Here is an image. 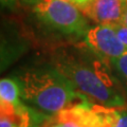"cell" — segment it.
Wrapping results in <instances>:
<instances>
[{"label":"cell","instance_id":"7c38bea8","mask_svg":"<svg viewBox=\"0 0 127 127\" xmlns=\"http://www.w3.org/2000/svg\"><path fill=\"white\" fill-rule=\"evenodd\" d=\"M67 1H69L70 3H72L75 6H77L78 9L83 12L93 0H67Z\"/></svg>","mask_w":127,"mask_h":127},{"label":"cell","instance_id":"30bf717a","mask_svg":"<svg viewBox=\"0 0 127 127\" xmlns=\"http://www.w3.org/2000/svg\"><path fill=\"white\" fill-rule=\"evenodd\" d=\"M111 127H127L126 107H109Z\"/></svg>","mask_w":127,"mask_h":127},{"label":"cell","instance_id":"8992f818","mask_svg":"<svg viewBox=\"0 0 127 127\" xmlns=\"http://www.w3.org/2000/svg\"><path fill=\"white\" fill-rule=\"evenodd\" d=\"M45 118L23 102L19 105L0 104V127H40Z\"/></svg>","mask_w":127,"mask_h":127},{"label":"cell","instance_id":"9c48e42d","mask_svg":"<svg viewBox=\"0 0 127 127\" xmlns=\"http://www.w3.org/2000/svg\"><path fill=\"white\" fill-rule=\"evenodd\" d=\"M109 63L117 78L120 82L126 96L127 95V52L121 55L120 57L113 59V61H110Z\"/></svg>","mask_w":127,"mask_h":127},{"label":"cell","instance_id":"ba28073f","mask_svg":"<svg viewBox=\"0 0 127 127\" xmlns=\"http://www.w3.org/2000/svg\"><path fill=\"white\" fill-rule=\"evenodd\" d=\"M21 86L17 77H4L0 81V104L19 105L22 103Z\"/></svg>","mask_w":127,"mask_h":127},{"label":"cell","instance_id":"e0dca14e","mask_svg":"<svg viewBox=\"0 0 127 127\" xmlns=\"http://www.w3.org/2000/svg\"><path fill=\"white\" fill-rule=\"evenodd\" d=\"M127 1V0H122V2H123V4H124V3Z\"/></svg>","mask_w":127,"mask_h":127},{"label":"cell","instance_id":"9a60e30c","mask_svg":"<svg viewBox=\"0 0 127 127\" xmlns=\"http://www.w3.org/2000/svg\"><path fill=\"white\" fill-rule=\"evenodd\" d=\"M42 127H66L64 124H62V123H59L57 122L56 120H55L54 123H51V124H48V125H45V126H42Z\"/></svg>","mask_w":127,"mask_h":127},{"label":"cell","instance_id":"6da1fadb","mask_svg":"<svg viewBox=\"0 0 127 127\" xmlns=\"http://www.w3.org/2000/svg\"><path fill=\"white\" fill-rule=\"evenodd\" d=\"M53 66L85 96L107 107H125L123 88L110 63L91 51L75 47L58 50L53 56Z\"/></svg>","mask_w":127,"mask_h":127},{"label":"cell","instance_id":"277c9868","mask_svg":"<svg viewBox=\"0 0 127 127\" xmlns=\"http://www.w3.org/2000/svg\"><path fill=\"white\" fill-rule=\"evenodd\" d=\"M56 121L66 127H111L109 107L81 101L55 114Z\"/></svg>","mask_w":127,"mask_h":127},{"label":"cell","instance_id":"52a82bcc","mask_svg":"<svg viewBox=\"0 0 127 127\" xmlns=\"http://www.w3.org/2000/svg\"><path fill=\"white\" fill-rule=\"evenodd\" d=\"M123 11L122 0H93L83 14L96 25L116 27L122 23Z\"/></svg>","mask_w":127,"mask_h":127},{"label":"cell","instance_id":"5b68a950","mask_svg":"<svg viewBox=\"0 0 127 127\" xmlns=\"http://www.w3.org/2000/svg\"><path fill=\"white\" fill-rule=\"evenodd\" d=\"M84 45L106 61H113L127 52L114 27L95 25L89 27L84 35Z\"/></svg>","mask_w":127,"mask_h":127},{"label":"cell","instance_id":"3957f363","mask_svg":"<svg viewBox=\"0 0 127 127\" xmlns=\"http://www.w3.org/2000/svg\"><path fill=\"white\" fill-rule=\"evenodd\" d=\"M34 12L43 23L65 35L84 37L89 29L83 12L67 0H40Z\"/></svg>","mask_w":127,"mask_h":127},{"label":"cell","instance_id":"8fae6325","mask_svg":"<svg viewBox=\"0 0 127 127\" xmlns=\"http://www.w3.org/2000/svg\"><path fill=\"white\" fill-rule=\"evenodd\" d=\"M114 29H116V32H117L119 38H120V40L127 48V26L118 25L114 27Z\"/></svg>","mask_w":127,"mask_h":127},{"label":"cell","instance_id":"4fadbf2b","mask_svg":"<svg viewBox=\"0 0 127 127\" xmlns=\"http://www.w3.org/2000/svg\"><path fill=\"white\" fill-rule=\"evenodd\" d=\"M1 4H2V6L13 10V9H15V7H16L17 0H1Z\"/></svg>","mask_w":127,"mask_h":127},{"label":"cell","instance_id":"5bb4252c","mask_svg":"<svg viewBox=\"0 0 127 127\" xmlns=\"http://www.w3.org/2000/svg\"><path fill=\"white\" fill-rule=\"evenodd\" d=\"M121 25L127 26V1L124 3V11H123V17H122Z\"/></svg>","mask_w":127,"mask_h":127},{"label":"cell","instance_id":"7a4b0ae2","mask_svg":"<svg viewBox=\"0 0 127 127\" xmlns=\"http://www.w3.org/2000/svg\"><path fill=\"white\" fill-rule=\"evenodd\" d=\"M17 78L22 102L49 114H57L77 98L88 100L54 66L32 67L23 70Z\"/></svg>","mask_w":127,"mask_h":127},{"label":"cell","instance_id":"2e32d148","mask_svg":"<svg viewBox=\"0 0 127 127\" xmlns=\"http://www.w3.org/2000/svg\"><path fill=\"white\" fill-rule=\"evenodd\" d=\"M23 2H26V3H28V4H36L37 2H39L40 0H22Z\"/></svg>","mask_w":127,"mask_h":127}]
</instances>
